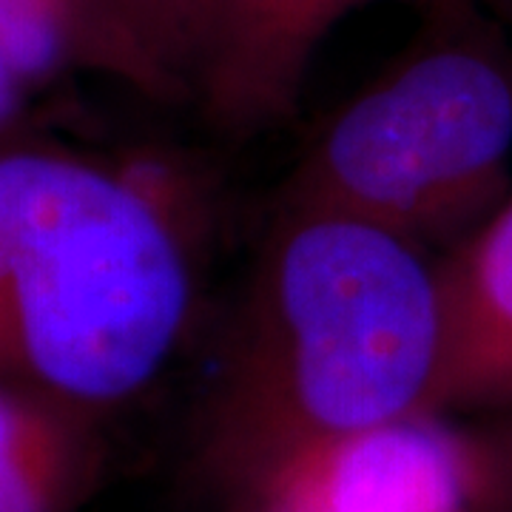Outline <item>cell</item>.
<instances>
[{
    "label": "cell",
    "instance_id": "cell-5",
    "mask_svg": "<svg viewBox=\"0 0 512 512\" xmlns=\"http://www.w3.org/2000/svg\"><path fill=\"white\" fill-rule=\"evenodd\" d=\"M444 316L433 413L512 407V197L436 265Z\"/></svg>",
    "mask_w": 512,
    "mask_h": 512
},
{
    "label": "cell",
    "instance_id": "cell-2",
    "mask_svg": "<svg viewBox=\"0 0 512 512\" xmlns=\"http://www.w3.org/2000/svg\"><path fill=\"white\" fill-rule=\"evenodd\" d=\"M0 302L18 379L97 419L183 336V245L143 185L60 148L0 140Z\"/></svg>",
    "mask_w": 512,
    "mask_h": 512
},
{
    "label": "cell",
    "instance_id": "cell-12",
    "mask_svg": "<svg viewBox=\"0 0 512 512\" xmlns=\"http://www.w3.org/2000/svg\"><path fill=\"white\" fill-rule=\"evenodd\" d=\"M481 6L504 32H512V0H481Z\"/></svg>",
    "mask_w": 512,
    "mask_h": 512
},
{
    "label": "cell",
    "instance_id": "cell-4",
    "mask_svg": "<svg viewBox=\"0 0 512 512\" xmlns=\"http://www.w3.org/2000/svg\"><path fill=\"white\" fill-rule=\"evenodd\" d=\"M370 3L376 0H220L214 52L194 97L228 128L288 114L333 26Z\"/></svg>",
    "mask_w": 512,
    "mask_h": 512
},
{
    "label": "cell",
    "instance_id": "cell-6",
    "mask_svg": "<svg viewBox=\"0 0 512 512\" xmlns=\"http://www.w3.org/2000/svg\"><path fill=\"white\" fill-rule=\"evenodd\" d=\"M0 57L32 92L103 74L154 100L185 97L120 0H0Z\"/></svg>",
    "mask_w": 512,
    "mask_h": 512
},
{
    "label": "cell",
    "instance_id": "cell-10",
    "mask_svg": "<svg viewBox=\"0 0 512 512\" xmlns=\"http://www.w3.org/2000/svg\"><path fill=\"white\" fill-rule=\"evenodd\" d=\"M32 94L35 92L0 57V140H9L18 134V126L29 114Z\"/></svg>",
    "mask_w": 512,
    "mask_h": 512
},
{
    "label": "cell",
    "instance_id": "cell-8",
    "mask_svg": "<svg viewBox=\"0 0 512 512\" xmlns=\"http://www.w3.org/2000/svg\"><path fill=\"white\" fill-rule=\"evenodd\" d=\"M148 52L194 97L214 52L220 0H120Z\"/></svg>",
    "mask_w": 512,
    "mask_h": 512
},
{
    "label": "cell",
    "instance_id": "cell-9",
    "mask_svg": "<svg viewBox=\"0 0 512 512\" xmlns=\"http://www.w3.org/2000/svg\"><path fill=\"white\" fill-rule=\"evenodd\" d=\"M478 430H461L473 512H512V407Z\"/></svg>",
    "mask_w": 512,
    "mask_h": 512
},
{
    "label": "cell",
    "instance_id": "cell-11",
    "mask_svg": "<svg viewBox=\"0 0 512 512\" xmlns=\"http://www.w3.org/2000/svg\"><path fill=\"white\" fill-rule=\"evenodd\" d=\"M0 376H15L18 379V356H15L9 322H6V313H3V302H0Z\"/></svg>",
    "mask_w": 512,
    "mask_h": 512
},
{
    "label": "cell",
    "instance_id": "cell-1",
    "mask_svg": "<svg viewBox=\"0 0 512 512\" xmlns=\"http://www.w3.org/2000/svg\"><path fill=\"white\" fill-rule=\"evenodd\" d=\"M439 271L365 222L285 211L256 268L202 427V464L234 490L333 441L433 413Z\"/></svg>",
    "mask_w": 512,
    "mask_h": 512
},
{
    "label": "cell",
    "instance_id": "cell-3",
    "mask_svg": "<svg viewBox=\"0 0 512 512\" xmlns=\"http://www.w3.org/2000/svg\"><path fill=\"white\" fill-rule=\"evenodd\" d=\"M430 12L407 57L336 111L296 165L285 211L453 251L507 200L512 43L478 0Z\"/></svg>",
    "mask_w": 512,
    "mask_h": 512
},
{
    "label": "cell",
    "instance_id": "cell-7",
    "mask_svg": "<svg viewBox=\"0 0 512 512\" xmlns=\"http://www.w3.org/2000/svg\"><path fill=\"white\" fill-rule=\"evenodd\" d=\"M103 470L100 419L0 376V512H77Z\"/></svg>",
    "mask_w": 512,
    "mask_h": 512
}]
</instances>
